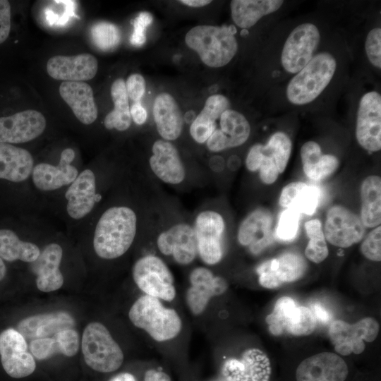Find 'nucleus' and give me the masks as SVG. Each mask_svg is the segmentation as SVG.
Returning <instances> with one entry per match:
<instances>
[{
  "label": "nucleus",
  "instance_id": "f257e3e1",
  "mask_svg": "<svg viewBox=\"0 0 381 381\" xmlns=\"http://www.w3.org/2000/svg\"><path fill=\"white\" fill-rule=\"evenodd\" d=\"M137 228L135 212L124 206L112 207L99 218L95 228L93 246L97 255L104 259H114L123 255L133 242Z\"/></svg>",
  "mask_w": 381,
  "mask_h": 381
},
{
  "label": "nucleus",
  "instance_id": "f03ea898",
  "mask_svg": "<svg viewBox=\"0 0 381 381\" xmlns=\"http://www.w3.org/2000/svg\"><path fill=\"white\" fill-rule=\"evenodd\" d=\"M337 68V61L329 52L315 54L290 80L286 95L289 102L305 105L314 101L327 87Z\"/></svg>",
  "mask_w": 381,
  "mask_h": 381
},
{
  "label": "nucleus",
  "instance_id": "7ed1b4c3",
  "mask_svg": "<svg viewBox=\"0 0 381 381\" xmlns=\"http://www.w3.org/2000/svg\"><path fill=\"white\" fill-rule=\"evenodd\" d=\"M187 46L195 51L207 66L219 68L229 64L238 49L237 40L230 27L198 25L186 35Z\"/></svg>",
  "mask_w": 381,
  "mask_h": 381
},
{
  "label": "nucleus",
  "instance_id": "20e7f679",
  "mask_svg": "<svg viewBox=\"0 0 381 381\" xmlns=\"http://www.w3.org/2000/svg\"><path fill=\"white\" fill-rule=\"evenodd\" d=\"M128 317L135 326L157 341L175 338L182 327L181 320L175 310L164 307L159 298L146 294L134 302Z\"/></svg>",
  "mask_w": 381,
  "mask_h": 381
},
{
  "label": "nucleus",
  "instance_id": "39448f33",
  "mask_svg": "<svg viewBox=\"0 0 381 381\" xmlns=\"http://www.w3.org/2000/svg\"><path fill=\"white\" fill-rule=\"evenodd\" d=\"M291 150L290 138L284 132L277 131L265 145L255 144L251 147L246 159V168L250 171L258 170L262 182L272 184L284 171Z\"/></svg>",
  "mask_w": 381,
  "mask_h": 381
},
{
  "label": "nucleus",
  "instance_id": "423d86ee",
  "mask_svg": "<svg viewBox=\"0 0 381 381\" xmlns=\"http://www.w3.org/2000/svg\"><path fill=\"white\" fill-rule=\"evenodd\" d=\"M81 348L86 364L96 371L113 372L123 363L121 347L100 322H92L85 327Z\"/></svg>",
  "mask_w": 381,
  "mask_h": 381
},
{
  "label": "nucleus",
  "instance_id": "0eeeda50",
  "mask_svg": "<svg viewBox=\"0 0 381 381\" xmlns=\"http://www.w3.org/2000/svg\"><path fill=\"white\" fill-rule=\"evenodd\" d=\"M133 278L138 287L146 295L171 301L176 296L173 275L159 258L146 255L136 261Z\"/></svg>",
  "mask_w": 381,
  "mask_h": 381
},
{
  "label": "nucleus",
  "instance_id": "6e6552de",
  "mask_svg": "<svg viewBox=\"0 0 381 381\" xmlns=\"http://www.w3.org/2000/svg\"><path fill=\"white\" fill-rule=\"evenodd\" d=\"M265 321L274 335L286 332L295 336H306L311 334L316 326L313 312L307 307L297 306L288 296L277 301L273 311L267 316Z\"/></svg>",
  "mask_w": 381,
  "mask_h": 381
},
{
  "label": "nucleus",
  "instance_id": "1a4fd4ad",
  "mask_svg": "<svg viewBox=\"0 0 381 381\" xmlns=\"http://www.w3.org/2000/svg\"><path fill=\"white\" fill-rule=\"evenodd\" d=\"M320 41L318 27L311 23L296 26L289 35L284 44L281 64L291 73L299 72L314 56Z\"/></svg>",
  "mask_w": 381,
  "mask_h": 381
},
{
  "label": "nucleus",
  "instance_id": "9d476101",
  "mask_svg": "<svg viewBox=\"0 0 381 381\" xmlns=\"http://www.w3.org/2000/svg\"><path fill=\"white\" fill-rule=\"evenodd\" d=\"M379 324L373 318H364L354 324L337 320L329 327V337L335 351L343 356L361 353L365 348L363 341H373L379 332Z\"/></svg>",
  "mask_w": 381,
  "mask_h": 381
},
{
  "label": "nucleus",
  "instance_id": "9b49d317",
  "mask_svg": "<svg viewBox=\"0 0 381 381\" xmlns=\"http://www.w3.org/2000/svg\"><path fill=\"white\" fill-rule=\"evenodd\" d=\"M356 137L365 150L381 149V95L377 91L365 92L360 99L356 116Z\"/></svg>",
  "mask_w": 381,
  "mask_h": 381
},
{
  "label": "nucleus",
  "instance_id": "f8f14e48",
  "mask_svg": "<svg viewBox=\"0 0 381 381\" xmlns=\"http://www.w3.org/2000/svg\"><path fill=\"white\" fill-rule=\"evenodd\" d=\"M365 227L360 217L348 208L333 205L327 212L323 233L332 245L348 248L363 238Z\"/></svg>",
  "mask_w": 381,
  "mask_h": 381
},
{
  "label": "nucleus",
  "instance_id": "ddd939ff",
  "mask_svg": "<svg viewBox=\"0 0 381 381\" xmlns=\"http://www.w3.org/2000/svg\"><path fill=\"white\" fill-rule=\"evenodd\" d=\"M193 229L202 260L207 265L218 263L223 256L222 236L225 229L222 215L212 210L203 211L197 216Z\"/></svg>",
  "mask_w": 381,
  "mask_h": 381
},
{
  "label": "nucleus",
  "instance_id": "4468645a",
  "mask_svg": "<svg viewBox=\"0 0 381 381\" xmlns=\"http://www.w3.org/2000/svg\"><path fill=\"white\" fill-rule=\"evenodd\" d=\"M0 356L3 368L11 377H25L35 370L36 363L28 351L25 337L13 328L0 333Z\"/></svg>",
  "mask_w": 381,
  "mask_h": 381
},
{
  "label": "nucleus",
  "instance_id": "2eb2a0df",
  "mask_svg": "<svg viewBox=\"0 0 381 381\" xmlns=\"http://www.w3.org/2000/svg\"><path fill=\"white\" fill-rule=\"evenodd\" d=\"M307 269V263L298 253L286 252L277 258L260 264L256 272L260 284L267 289H276L284 283L301 279Z\"/></svg>",
  "mask_w": 381,
  "mask_h": 381
},
{
  "label": "nucleus",
  "instance_id": "dca6fc26",
  "mask_svg": "<svg viewBox=\"0 0 381 381\" xmlns=\"http://www.w3.org/2000/svg\"><path fill=\"white\" fill-rule=\"evenodd\" d=\"M222 373L226 381H269L271 365L262 351L252 348L244 351L238 358L226 360Z\"/></svg>",
  "mask_w": 381,
  "mask_h": 381
},
{
  "label": "nucleus",
  "instance_id": "f3484780",
  "mask_svg": "<svg viewBox=\"0 0 381 381\" xmlns=\"http://www.w3.org/2000/svg\"><path fill=\"white\" fill-rule=\"evenodd\" d=\"M46 119L33 109L0 117V143H23L40 136L46 128Z\"/></svg>",
  "mask_w": 381,
  "mask_h": 381
},
{
  "label": "nucleus",
  "instance_id": "a211bd4d",
  "mask_svg": "<svg viewBox=\"0 0 381 381\" xmlns=\"http://www.w3.org/2000/svg\"><path fill=\"white\" fill-rule=\"evenodd\" d=\"M349 370L344 360L331 352H322L303 360L296 372V381H344Z\"/></svg>",
  "mask_w": 381,
  "mask_h": 381
},
{
  "label": "nucleus",
  "instance_id": "6ab92c4d",
  "mask_svg": "<svg viewBox=\"0 0 381 381\" xmlns=\"http://www.w3.org/2000/svg\"><path fill=\"white\" fill-rule=\"evenodd\" d=\"M219 128H216L206 142L208 150L217 152L243 145L248 139L250 126L246 118L234 109H227L219 118Z\"/></svg>",
  "mask_w": 381,
  "mask_h": 381
},
{
  "label": "nucleus",
  "instance_id": "aec40b11",
  "mask_svg": "<svg viewBox=\"0 0 381 381\" xmlns=\"http://www.w3.org/2000/svg\"><path fill=\"white\" fill-rule=\"evenodd\" d=\"M190 286L186 296L187 305L194 315L201 314L212 297L224 294L228 284L224 279L214 276L207 268L198 267L189 277Z\"/></svg>",
  "mask_w": 381,
  "mask_h": 381
},
{
  "label": "nucleus",
  "instance_id": "412c9836",
  "mask_svg": "<svg viewBox=\"0 0 381 381\" xmlns=\"http://www.w3.org/2000/svg\"><path fill=\"white\" fill-rule=\"evenodd\" d=\"M157 245L162 254L172 255L181 265L192 262L198 253L194 229L184 223L175 224L162 232Z\"/></svg>",
  "mask_w": 381,
  "mask_h": 381
},
{
  "label": "nucleus",
  "instance_id": "4be33fe9",
  "mask_svg": "<svg viewBox=\"0 0 381 381\" xmlns=\"http://www.w3.org/2000/svg\"><path fill=\"white\" fill-rule=\"evenodd\" d=\"M97 59L90 54L75 56L57 55L50 58L47 64L49 75L64 81L80 82L94 78L97 72Z\"/></svg>",
  "mask_w": 381,
  "mask_h": 381
},
{
  "label": "nucleus",
  "instance_id": "5701e85b",
  "mask_svg": "<svg viewBox=\"0 0 381 381\" xmlns=\"http://www.w3.org/2000/svg\"><path fill=\"white\" fill-rule=\"evenodd\" d=\"M75 152L66 148L61 153L58 166L47 163L36 165L32 171L35 186L42 190H52L72 183L78 176L77 169L71 164Z\"/></svg>",
  "mask_w": 381,
  "mask_h": 381
},
{
  "label": "nucleus",
  "instance_id": "b1692460",
  "mask_svg": "<svg viewBox=\"0 0 381 381\" xmlns=\"http://www.w3.org/2000/svg\"><path fill=\"white\" fill-rule=\"evenodd\" d=\"M272 224V217L269 211L255 210L241 224L238 231V242L248 246L253 254L260 253L273 241Z\"/></svg>",
  "mask_w": 381,
  "mask_h": 381
},
{
  "label": "nucleus",
  "instance_id": "393cba45",
  "mask_svg": "<svg viewBox=\"0 0 381 381\" xmlns=\"http://www.w3.org/2000/svg\"><path fill=\"white\" fill-rule=\"evenodd\" d=\"M152 152L150 166L160 180L170 184H179L184 180V166L177 149L171 143L158 140L154 143Z\"/></svg>",
  "mask_w": 381,
  "mask_h": 381
},
{
  "label": "nucleus",
  "instance_id": "a878e982",
  "mask_svg": "<svg viewBox=\"0 0 381 381\" xmlns=\"http://www.w3.org/2000/svg\"><path fill=\"white\" fill-rule=\"evenodd\" d=\"M62 255L61 247L56 243H50L35 261L30 262L31 271L37 276L36 284L40 291L51 292L63 285L64 277L59 270Z\"/></svg>",
  "mask_w": 381,
  "mask_h": 381
},
{
  "label": "nucleus",
  "instance_id": "bb28decb",
  "mask_svg": "<svg viewBox=\"0 0 381 381\" xmlns=\"http://www.w3.org/2000/svg\"><path fill=\"white\" fill-rule=\"evenodd\" d=\"M73 317L65 311H55L27 317L17 325V330L25 339H39L54 335L59 331L73 329Z\"/></svg>",
  "mask_w": 381,
  "mask_h": 381
},
{
  "label": "nucleus",
  "instance_id": "cd10ccee",
  "mask_svg": "<svg viewBox=\"0 0 381 381\" xmlns=\"http://www.w3.org/2000/svg\"><path fill=\"white\" fill-rule=\"evenodd\" d=\"M95 176L91 170L85 169L77 176L65 193L71 217L79 219L90 212L95 202Z\"/></svg>",
  "mask_w": 381,
  "mask_h": 381
},
{
  "label": "nucleus",
  "instance_id": "c85d7f7f",
  "mask_svg": "<svg viewBox=\"0 0 381 381\" xmlns=\"http://www.w3.org/2000/svg\"><path fill=\"white\" fill-rule=\"evenodd\" d=\"M59 94L83 123H92L97 117V107L93 90L84 82L64 81L59 86Z\"/></svg>",
  "mask_w": 381,
  "mask_h": 381
},
{
  "label": "nucleus",
  "instance_id": "c756f323",
  "mask_svg": "<svg viewBox=\"0 0 381 381\" xmlns=\"http://www.w3.org/2000/svg\"><path fill=\"white\" fill-rule=\"evenodd\" d=\"M153 116L157 130L164 140H174L180 136L183 116L177 102L170 94L162 92L156 97Z\"/></svg>",
  "mask_w": 381,
  "mask_h": 381
},
{
  "label": "nucleus",
  "instance_id": "7c9ffc66",
  "mask_svg": "<svg viewBox=\"0 0 381 381\" xmlns=\"http://www.w3.org/2000/svg\"><path fill=\"white\" fill-rule=\"evenodd\" d=\"M33 163L28 150L0 143V179L13 182L23 181L31 174Z\"/></svg>",
  "mask_w": 381,
  "mask_h": 381
},
{
  "label": "nucleus",
  "instance_id": "2f4dec72",
  "mask_svg": "<svg viewBox=\"0 0 381 381\" xmlns=\"http://www.w3.org/2000/svg\"><path fill=\"white\" fill-rule=\"evenodd\" d=\"M229 107L230 102L225 96L219 94L210 96L190 124L189 131L193 139L200 144L206 143L217 128V120Z\"/></svg>",
  "mask_w": 381,
  "mask_h": 381
},
{
  "label": "nucleus",
  "instance_id": "473e14b6",
  "mask_svg": "<svg viewBox=\"0 0 381 381\" xmlns=\"http://www.w3.org/2000/svg\"><path fill=\"white\" fill-rule=\"evenodd\" d=\"M303 169L308 178L320 181L332 174L339 167L338 159L332 155H324L318 143H305L301 148Z\"/></svg>",
  "mask_w": 381,
  "mask_h": 381
},
{
  "label": "nucleus",
  "instance_id": "72a5a7b5",
  "mask_svg": "<svg viewBox=\"0 0 381 381\" xmlns=\"http://www.w3.org/2000/svg\"><path fill=\"white\" fill-rule=\"evenodd\" d=\"M283 4L282 0H233L230 3L231 18L237 26L247 29L279 10Z\"/></svg>",
  "mask_w": 381,
  "mask_h": 381
},
{
  "label": "nucleus",
  "instance_id": "f704fd0d",
  "mask_svg": "<svg viewBox=\"0 0 381 381\" xmlns=\"http://www.w3.org/2000/svg\"><path fill=\"white\" fill-rule=\"evenodd\" d=\"M320 190L318 188L306 183H290L282 189L279 204L282 207L291 208L300 214H313L318 206Z\"/></svg>",
  "mask_w": 381,
  "mask_h": 381
},
{
  "label": "nucleus",
  "instance_id": "c9c22d12",
  "mask_svg": "<svg viewBox=\"0 0 381 381\" xmlns=\"http://www.w3.org/2000/svg\"><path fill=\"white\" fill-rule=\"evenodd\" d=\"M361 220L365 227L374 228L381 222V179L369 176L361 186Z\"/></svg>",
  "mask_w": 381,
  "mask_h": 381
},
{
  "label": "nucleus",
  "instance_id": "e433bc0d",
  "mask_svg": "<svg viewBox=\"0 0 381 381\" xmlns=\"http://www.w3.org/2000/svg\"><path fill=\"white\" fill-rule=\"evenodd\" d=\"M111 95L114 109L106 116L104 121V126L110 130L115 128L119 131H126L131 124V116L123 79L118 78L112 83Z\"/></svg>",
  "mask_w": 381,
  "mask_h": 381
},
{
  "label": "nucleus",
  "instance_id": "4c0bfd02",
  "mask_svg": "<svg viewBox=\"0 0 381 381\" xmlns=\"http://www.w3.org/2000/svg\"><path fill=\"white\" fill-rule=\"evenodd\" d=\"M40 254L37 246L21 241L9 229H0V258L6 261L21 260L32 262Z\"/></svg>",
  "mask_w": 381,
  "mask_h": 381
},
{
  "label": "nucleus",
  "instance_id": "58836bf2",
  "mask_svg": "<svg viewBox=\"0 0 381 381\" xmlns=\"http://www.w3.org/2000/svg\"><path fill=\"white\" fill-rule=\"evenodd\" d=\"M304 227L309 238L305 255L310 261L320 263L329 254L321 222L318 219H310L305 223Z\"/></svg>",
  "mask_w": 381,
  "mask_h": 381
},
{
  "label": "nucleus",
  "instance_id": "ea45409f",
  "mask_svg": "<svg viewBox=\"0 0 381 381\" xmlns=\"http://www.w3.org/2000/svg\"><path fill=\"white\" fill-rule=\"evenodd\" d=\"M90 34L93 44L103 52L115 49L121 40L119 28L107 21L95 23L91 28Z\"/></svg>",
  "mask_w": 381,
  "mask_h": 381
},
{
  "label": "nucleus",
  "instance_id": "a19ab883",
  "mask_svg": "<svg viewBox=\"0 0 381 381\" xmlns=\"http://www.w3.org/2000/svg\"><path fill=\"white\" fill-rule=\"evenodd\" d=\"M300 213L291 208L285 210L280 215L276 229L277 236L282 241L294 239L298 233Z\"/></svg>",
  "mask_w": 381,
  "mask_h": 381
},
{
  "label": "nucleus",
  "instance_id": "79ce46f5",
  "mask_svg": "<svg viewBox=\"0 0 381 381\" xmlns=\"http://www.w3.org/2000/svg\"><path fill=\"white\" fill-rule=\"evenodd\" d=\"M52 338L56 342L59 353L71 357L78 352L80 337L78 332L74 328L59 331L54 334Z\"/></svg>",
  "mask_w": 381,
  "mask_h": 381
},
{
  "label": "nucleus",
  "instance_id": "37998d69",
  "mask_svg": "<svg viewBox=\"0 0 381 381\" xmlns=\"http://www.w3.org/2000/svg\"><path fill=\"white\" fill-rule=\"evenodd\" d=\"M62 9L52 6L44 11V16L47 23L51 25L64 26L72 16H75L76 3L75 1H63Z\"/></svg>",
  "mask_w": 381,
  "mask_h": 381
},
{
  "label": "nucleus",
  "instance_id": "c03bdc74",
  "mask_svg": "<svg viewBox=\"0 0 381 381\" xmlns=\"http://www.w3.org/2000/svg\"><path fill=\"white\" fill-rule=\"evenodd\" d=\"M365 49L370 64L375 68H381V29L374 28L368 33Z\"/></svg>",
  "mask_w": 381,
  "mask_h": 381
},
{
  "label": "nucleus",
  "instance_id": "a18cd8bd",
  "mask_svg": "<svg viewBox=\"0 0 381 381\" xmlns=\"http://www.w3.org/2000/svg\"><path fill=\"white\" fill-rule=\"evenodd\" d=\"M362 254L368 260L380 262L381 260V226L372 230L361 246Z\"/></svg>",
  "mask_w": 381,
  "mask_h": 381
},
{
  "label": "nucleus",
  "instance_id": "49530a36",
  "mask_svg": "<svg viewBox=\"0 0 381 381\" xmlns=\"http://www.w3.org/2000/svg\"><path fill=\"white\" fill-rule=\"evenodd\" d=\"M31 353L38 360H44L59 353L55 341L52 337L33 339L30 344Z\"/></svg>",
  "mask_w": 381,
  "mask_h": 381
},
{
  "label": "nucleus",
  "instance_id": "de8ad7c7",
  "mask_svg": "<svg viewBox=\"0 0 381 381\" xmlns=\"http://www.w3.org/2000/svg\"><path fill=\"white\" fill-rule=\"evenodd\" d=\"M152 22V16L148 12H141L133 20V32L130 38L131 43L134 46H141L146 41V28Z\"/></svg>",
  "mask_w": 381,
  "mask_h": 381
},
{
  "label": "nucleus",
  "instance_id": "09e8293b",
  "mask_svg": "<svg viewBox=\"0 0 381 381\" xmlns=\"http://www.w3.org/2000/svg\"><path fill=\"white\" fill-rule=\"evenodd\" d=\"M126 83L128 96L135 102H140L145 91L144 78L138 73L131 75Z\"/></svg>",
  "mask_w": 381,
  "mask_h": 381
},
{
  "label": "nucleus",
  "instance_id": "8fccbe9b",
  "mask_svg": "<svg viewBox=\"0 0 381 381\" xmlns=\"http://www.w3.org/2000/svg\"><path fill=\"white\" fill-rule=\"evenodd\" d=\"M11 30V5L8 1L0 0V44L8 38Z\"/></svg>",
  "mask_w": 381,
  "mask_h": 381
},
{
  "label": "nucleus",
  "instance_id": "3c124183",
  "mask_svg": "<svg viewBox=\"0 0 381 381\" xmlns=\"http://www.w3.org/2000/svg\"><path fill=\"white\" fill-rule=\"evenodd\" d=\"M131 119L136 124L142 125L147 119V111L140 102H134L130 109Z\"/></svg>",
  "mask_w": 381,
  "mask_h": 381
},
{
  "label": "nucleus",
  "instance_id": "603ef678",
  "mask_svg": "<svg viewBox=\"0 0 381 381\" xmlns=\"http://www.w3.org/2000/svg\"><path fill=\"white\" fill-rule=\"evenodd\" d=\"M144 381H171V380L165 373L151 369L145 373Z\"/></svg>",
  "mask_w": 381,
  "mask_h": 381
},
{
  "label": "nucleus",
  "instance_id": "864d4df0",
  "mask_svg": "<svg viewBox=\"0 0 381 381\" xmlns=\"http://www.w3.org/2000/svg\"><path fill=\"white\" fill-rule=\"evenodd\" d=\"M313 310L315 313V315L316 318L322 322H327L329 320V314L327 312V310L320 304L315 303L313 306Z\"/></svg>",
  "mask_w": 381,
  "mask_h": 381
},
{
  "label": "nucleus",
  "instance_id": "5fc2aeb1",
  "mask_svg": "<svg viewBox=\"0 0 381 381\" xmlns=\"http://www.w3.org/2000/svg\"><path fill=\"white\" fill-rule=\"evenodd\" d=\"M210 168L216 172L222 171L224 168V161L219 156H214L210 161Z\"/></svg>",
  "mask_w": 381,
  "mask_h": 381
},
{
  "label": "nucleus",
  "instance_id": "6e6d98bb",
  "mask_svg": "<svg viewBox=\"0 0 381 381\" xmlns=\"http://www.w3.org/2000/svg\"><path fill=\"white\" fill-rule=\"evenodd\" d=\"M212 1L210 0H181L180 3L185 4L188 6L199 8L207 6L210 4Z\"/></svg>",
  "mask_w": 381,
  "mask_h": 381
},
{
  "label": "nucleus",
  "instance_id": "4d7b16f0",
  "mask_svg": "<svg viewBox=\"0 0 381 381\" xmlns=\"http://www.w3.org/2000/svg\"><path fill=\"white\" fill-rule=\"evenodd\" d=\"M109 381H136V380L132 374L128 373H123L115 375Z\"/></svg>",
  "mask_w": 381,
  "mask_h": 381
},
{
  "label": "nucleus",
  "instance_id": "13d9d810",
  "mask_svg": "<svg viewBox=\"0 0 381 381\" xmlns=\"http://www.w3.org/2000/svg\"><path fill=\"white\" fill-rule=\"evenodd\" d=\"M241 165V160L238 157L233 155L228 159L227 166L231 171H236Z\"/></svg>",
  "mask_w": 381,
  "mask_h": 381
},
{
  "label": "nucleus",
  "instance_id": "bf43d9fd",
  "mask_svg": "<svg viewBox=\"0 0 381 381\" xmlns=\"http://www.w3.org/2000/svg\"><path fill=\"white\" fill-rule=\"evenodd\" d=\"M6 272V267L2 259L0 258V282L4 278Z\"/></svg>",
  "mask_w": 381,
  "mask_h": 381
}]
</instances>
